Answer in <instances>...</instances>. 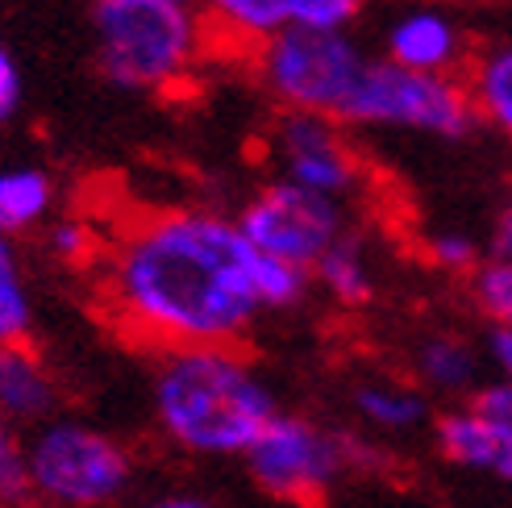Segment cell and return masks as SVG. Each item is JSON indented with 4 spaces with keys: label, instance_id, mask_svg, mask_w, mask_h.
I'll list each match as a JSON object with an SVG mask.
<instances>
[{
    "label": "cell",
    "instance_id": "19",
    "mask_svg": "<svg viewBox=\"0 0 512 508\" xmlns=\"http://www.w3.org/2000/svg\"><path fill=\"white\" fill-rule=\"evenodd\" d=\"M313 275L338 304H346V309H358V304H367L375 296L371 267L363 259V246H358L354 238H342L338 246H329L325 259L313 267Z\"/></svg>",
    "mask_w": 512,
    "mask_h": 508
},
{
    "label": "cell",
    "instance_id": "6",
    "mask_svg": "<svg viewBox=\"0 0 512 508\" xmlns=\"http://www.w3.org/2000/svg\"><path fill=\"white\" fill-rule=\"evenodd\" d=\"M259 75L284 109L342 121L350 96L367 71V55L346 30H279L259 46Z\"/></svg>",
    "mask_w": 512,
    "mask_h": 508
},
{
    "label": "cell",
    "instance_id": "25",
    "mask_svg": "<svg viewBox=\"0 0 512 508\" xmlns=\"http://www.w3.org/2000/svg\"><path fill=\"white\" fill-rule=\"evenodd\" d=\"M492 263H512V200L500 209L492 230Z\"/></svg>",
    "mask_w": 512,
    "mask_h": 508
},
{
    "label": "cell",
    "instance_id": "26",
    "mask_svg": "<svg viewBox=\"0 0 512 508\" xmlns=\"http://www.w3.org/2000/svg\"><path fill=\"white\" fill-rule=\"evenodd\" d=\"M488 350H492V363L500 367V379L512 384V329H492Z\"/></svg>",
    "mask_w": 512,
    "mask_h": 508
},
{
    "label": "cell",
    "instance_id": "7",
    "mask_svg": "<svg viewBox=\"0 0 512 508\" xmlns=\"http://www.w3.org/2000/svg\"><path fill=\"white\" fill-rule=\"evenodd\" d=\"M342 121L396 125V130L463 142L475 134L479 109L471 100V88L458 75H425V71L396 67L392 59H371Z\"/></svg>",
    "mask_w": 512,
    "mask_h": 508
},
{
    "label": "cell",
    "instance_id": "12",
    "mask_svg": "<svg viewBox=\"0 0 512 508\" xmlns=\"http://www.w3.org/2000/svg\"><path fill=\"white\" fill-rule=\"evenodd\" d=\"M59 375L34 342L25 346H0V417H5L17 434L46 425L50 417H59Z\"/></svg>",
    "mask_w": 512,
    "mask_h": 508
},
{
    "label": "cell",
    "instance_id": "9",
    "mask_svg": "<svg viewBox=\"0 0 512 508\" xmlns=\"http://www.w3.org/2000/svg\"><path fill=\"white\" fill-rule=\"evenodd\" d=\"M279 163H284V180L317 192L329 200H342L358 184V159L350 142L342 138V121L321 113L284 109L275 125Z\"/></svg>",
    "mask_w": 512,
    "mask_h": 508
},
{
    "label": "cell",
    "instance_id": "14",
    "mask_svg": "<svg viewBox=\"0 0 512 508\" xmlns=\"http://www.w3.org/2000/svg\"><path fill=\"white\" fill-rule=\"evenodd\" d=\"M350 404H354V417L371 434L400 438L429 425V396L417 384H400V379H367V384L354 388Z\"/></svg>",
    "mask_w": 512,
    "mask_h": 508
},
{
    "label": "cell",
    "instance_id": "13",
    "mask_svg": "<svg viewBox=\"0 0 512 508\" xmlns=\"http://www.w3.org/2000/svg\"><path fill=\"white\" fill-rule=\"evenodd\" d=\"M388 59L408 71L454 75L463 63V30L438 9H404L388 25Z\"/></svg>",
    "mask_w": 512,
    "mask_h": 508
},
{
    "label": "cell",
    "instance_id": "18",
    "mask_svg": "<svg viewBox=\"0 0 512 508\" xmlns=\"http://www.w3.org/2000/svg\"><path fill=\"white\" fill-rule=\"evenodd\" d=\"M467 88L479 109V121H492L504 138H512V46L488 50L475 63Z\"/></svg>",
    "mask_w": 512,
    "mask_h": 508
},
{
    "label": "cell",
    "instance_id": "2",
    "mask_svg": "<svg viewBox=\"0 0 512 508\" xmlns=\"http://www.w3.org/2000/svg\"><path fill=\"white\" fill-rule=\"evenodd\" d=\"M284 413L238 346L167 350L150 371V417L167 446L188 459H246Z\"/></svg>",
    "mask_w": 512,
    "mask_h": 508
},
{
    "label": "cell",
    "instance_id": "1",
    "mask_svg": "<svg viewBox=\"0 0 512 508\" xmlns=\"http://www.w3.org/2000/svg\"><path fill=\"white\" fill-rule=\"evenodd\" d=\"M259 250L204 209L146 213L100 246L96 300L109 325L155 354L238 346L263 317Z\"/></svg>",
    "mask_w": 512,
    "mask_h": 508
},
{
    "label": "cell",
    "instance_id": "20",
    "mask_svg": "<svg viewBox=\"0 0 512 508\" xmlns=\"http://www.w3.org/2000/svg\"><path fill=\"white\" fill-rule=\"evenodd\" d=\"M0 508H38L25 475V434L0 417Z\"/></svg>",
    "mask_w": 512,
    "mask_h": 508
},
{
    "label": "cell",
    "instance_id": "22",
    "mask_svg": "<svg viewBox=\"0 0 512 508\" xmlns=\"http://www.w3.org/2000/svg\"><path fill=\"white\" fill-rule=\"evenodd\" d=\"M46 246L55 254L59 263H71V267H88L100 259V238L88 221L80 217H63V221H50L46 230Z\"/></svg>",
    "mask_w": 512,
    "mask_h": 508
},
{
    "label": "cell",
    "instance_id": "4",
    "mask_svg": "<svg viewBox=\"0 0 512 508\" xmlns=\"http://www.w3.org/2000/svg\"><path fill=\"white\" fill-rule=\"evenodd\" d=\"M96 63L105 80L130 92H167L200 55L192 5H96Z\"/></svg>",
    "mask_w": 512,
    "mask_h": 508
},
{
    "label": "cell",
    "instance_id": "5",
    "mask_svg": "<svg viewBox=\"0 0 512 508\" xmlns=\"http://www.w3.org/2000/svg\"><path fill=\"white\" fill-rule=\"evenodd\" d=\"M242 463L263 496L284 504H321L329 492L342 488L350 471L371 463V442L329 429L313 417L279 413Z\"/></svg>",
    "mask_w": 512,
    "mask_h": 508
},
{
    "label": "cell",
    "instance_id": "16",
    "mask_svg": "<svg viewBox=\"0 0 512 508\" xmlns=\"http://www.w3.org/2000/svg\"><path fill=\"white\" fill-rule=\"evenodd\" d=\"M413 375L417 388L429 396H475L479 392V354L458 334H433L413 350Z\"/></svg>",
    "mask_w": 512,
    "mask_h": 508
},
{
    "label": "cell",
    "instance_id": "23",
    "mask_svg": "<svg viewBox=\"0 0 512 508\" xmlns=\"http://www.w3.org/2000/svg\"><path fill=\"white\" fill-rule=\"evenodd\" d=\"M429 259L438 263V267H446V271H475L479 246L463 230H446V234H433L429 238Z\"/></svg>",
    "mask_w": 512,
    "mask_h": 508
},
{
    "label": "cell",
    "instance_id": "11",
    "mask_svg": "<svg viewBox=\"0 0 512 508\" xmlns=\"http://www.w3.org/2000/svg\"><path fill=\"white\" fill-rule=\"evenodd\" d=\"M433 442L446 463L492 475L512 488V421L479 413L475 404H458L433 421Z\"/></svg>",
    "mask_w": 512,
    "mask_h": 508
},
{
    "label": "cell",
    "instance_id": "24",
    "mask_svg": "<svg viewBox=\"0 0 512 508\" xmlns=\"http://www.w3.org/2000/svg\"><path fill=\"white\" fill-rule=\"evenodd\" d=\"M21 92H25L21 67H17V59H13V50L0 42V125L13 121V117L21 113Z\"/></svg>",
    "mask_w": 512,
    "mask_h": 508
},
{
    "label": "cell",
    "instance_id": "15",
    "mask_svg": "<svg viewBox=\"0 0 512 508\" xmlns=\"http://www.w3.org/2000/svg\"><path fill=\"white\" fill-rule=\"evenodd\" d=\"M55 180L38 163L0 167V238H21L38 230L55 213Z\"/></svg>",
    "mask_w": 512,
    "mask_h": 508
},
{
    "label": "cell",
    "instance_id": "8",
    "mask_svg": "<svg viewBox=\"0 0 512 508\" xmlns=\"http://www.w3.org/2000/svg\"><path fill=\"white\" fill-rule=\"evenodd\" d=\"M238 230L259 254L313 271L325 259V250L346 238V217L338 200L279 180V184H267L242 209Z\"/></svg>",
    "mask_w": 512,
    "mask_h": 508
},
{
    "label": "cell",
    "instance_id": "3",
    "mask_svg": "<svg viewBox=\"0 0 512 508\" xmlns=\"http://www.w3.org/2000/svg\"><path fill=\"white\" fill-rule=\"evenodd\" d=\"M25 475L38 508H113L134 488V450L80 417H50L25 434Z\"/></svg>",
    "mask_w": 512,
    "mask_h": 508
},
{
    "label": "cell",
    "instance_id": "10",
    "mask_svg": "<svg viewBox=\"0 0 512 508\" xmlns=\"http://www.w3.org/2000/svg\"><path fill=\"white\" fill-rule=\"evenodd\" d=\"M217 30L263 46L279 30H346L363 0H200Z\"/></svg>",
    "mask_w": 512,
    "mask_h": 508
},
{
    "label": "cell",
    "instance_id": "21",
    "mask_svg": "<svg viewBox=\"0 0 512 508\" xmlns=\"http://www.w3.org/2000/svg\"><path fill=\"white\" fill-rule=\"evenodd\" d=\"M471 296L496 329H512V263H483L471 275Z\"/></svg>",
    "mask_w": 512,
    "mask_h": 508
},
{
    "label": "cell",
    "instance_id": "17",
    "mask_svg": "<svg viewBox=\"0 0 512 508\" xmlns=\"http://www.w3.org/2000/svg\"><path fill=\"white\" fill-rule=\"evenodd\" d=\"M38 325V300L17 238H0V346H25Z\"/></svg>",
    "mask_w": 512,
    "mask_h": 508
},
{
    "label": "cell",
    "instance_id": "28",
    "mask_svg": "<svg viewBox=\"0 0 512 508\" xmlns=\"http://www.w3.org/2000/svg\"><path fill=\"white\" fill-rule=\"evenodd\" d=\"M96 5H188V0H96Z\"/></svg>",
    "mask_w": 512,
    "mask_h": 508
},
{
    "label": "cell",
    "instance_id": "27",
    "mask_svg": "<svg viewBox=\"0 0 512 508\" xmlns=\"http://www.w3.org/2000/svg\"><path fill=\"white\" fill-rule=\"evenodd\" d=\"M142 508H221V504H213L209 496H200V492H163L155 500H146Z\"/></svg>",
    "mask_w": 512,
    "mask_h": 508
}]
</instances>
